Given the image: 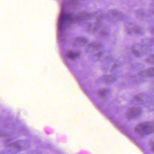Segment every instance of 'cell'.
Returning a JSON list of instances; mask_svg holds the SVG:
<instances>
[{
	"mask_svg": "<svg viewBox=\"0 0 154 154\" xmlns=\"http://www.w3.org/2000/svg\"><path fill=\"white\" fill-rule=\"evenodd\" d=\"M135 132L141 137L154 133V122H144L138 124L134 128Z\"/></svg>",
	"mask_w": 154,
	"mask_h": 154,
	"instance_id": "cell-1",
	"label": "cell"
},
{
	"mask_svg": "<svg viewBox=\"0 0 154 154\" xmlns=\"http://www.w3.org/2000/svg\"><path fill=\"white\" fill-rule=\"evenodd\" d=\"M153 99L152 96L149 94L140 93L132 97L130 100V103L134 106H146Z\"/></svg>",
	"mask_w": 154,
	"mask_h": 154,
	"instance_id": "cell-2",
	"label": "cell"
},
{
	"mask_svg": "<svg viewBox=\"0 0 154 154\" xmlns=\"http://www.w3.org/2000/svg\"><path fill=\"white\" fill-rule=\"evenodd\" d=\"M132 54L138 58L143 57L151 52L150 46H147L143 43H137L132 47Z\"/></svg>",
	"mask_w": 154,
	"mask_h": 154,
	"instance_id": "cell-3",
	"label": "cell"
},
{
	"mask_svg": "<svg viewBox=\"0 0 154 154\" xmlns=\"http://www.w3.org/2000/svg\"><path fill=\"white\" fill-rule=\"evenodd\" d=\"M126 32L130 35H142L144 31L142 27L132 22H128L125 25Z\"/></svg>",
	"mask_w": 154,
	"mask_h": 154,
	"instance_id": "cell-4",
	"label": "cell"
},
{
	"mask_svg": "<svg viewBox=\"0 0 154 154\" xmlns=\"http://www.w3.org/2000/svg\"><path fill=\"white\" fill-rule=\"evenodd\" d=\"M91 59L96 61H106L111 58L110 53L106 50H99L91 54Z\"/></svg>",
	"mask_w": 154,
	"mask_h": 154,
	"instance_id": "cell-5",
	"label": "cell"
},
{
	"mask_svg": "<svg viewBox=\"0 0 154 154\" xmlns=\"http://www.w3.org/2000/svg\"><path fill=\"white\" fill-rule=\"evenodd\" d=\"M143 111L140 106H132L129 108L125 113L126 118L130 120L138 118L142 114Z\"/></svg>",
	"mask_w": 154,
	"mask_h": 154,
	"instance_id": "cell-6",
	"label": "cell"
},
{
	"mask_svg": "<svg viewBox=\"0 0 154 154\" xmlns=\"http://www.w3.org/2000/svg\"><path fill=\"white\" fill-rule=\"evenodd\" d=\"M103 45L99 42H93L87 43L85 46V51L87 54H93L102 49Z\"/></svg>",
	"mask_w": 154,
	"mask_h": 154,
	"instance_id": "cell-7",
	"label": "cell"
},
{
	"mask_svg": "<svg viewBox=\"0 0 154 154\" xmlns=\"http://www.w3.org/2000/svg\"><path fill=\"white\" fill-rule=\"evenodd\" d=\"M117 80V76L113 74H108L100 76L98 78L96 82L97 84H111L116 82Z\"/></svg>",
	"mask_w": 154,
	"mask_h": 154,
	"instance_id": "cell-8",
	"label": "cell"
},
{
	"mask_svg": "<svg viewBox=\"0 0 154 154\" xmlns=\"http://www.w3.org/2000/svg\"><path fill=\"white\" fill-rule=\"evenodd\" d=\"M91 17V14L87 12H79L75 16L73 20L78 23H84L90 19Z\"/></svg>",
	"mask_w": 154,
	"mask_h": 154,
	"instance_id": "cell-9",
	"label": "cell"
},
{
	"mask_svg": "<svg viewBox=\"0 0 154 154\" xmlns=\"http://www.w3.org/2000/svg\"><path fill=\"white\" fill-rule=\"evenodd\" d=\"M88 43L87 38L84 37H76L72 40V46L75 48H80L85 46Z\"/></svg>",
	"mask_w": 154,
	"mask_h": 154,
	"instance_id": "cell-10",
	"label": "cell"
},
{
	"mask_svg": "<svg viewBox=\"0 0 154 154\" xmlns=\"http://www.w3.org/2000/svg\"><path fill=\"white\" fill-rule=\"evenodd\" d=\"M138 75L141 78L154 77V66L140 70Z\"/></svg>",
	"mask_w": 154,
	"mask_h": 154,
	"instance_id": "cell-11",
	"label": "cell"
},
{
	"mask_svg": "<svg viewBox=\"0 0 154 154\" xmlns=\"http://www.w3.org/2000/svg\"><path fill=\"white\" fill-rule=\"evenodd\" d=\"M101 23L99 21H96L94 23H87L85 28L88 31V32H97L100 27Z\"/></svg>",
	"mask_w": 154,
	"mask_h": 154,
	"instance_id": "cell-12",
	"label": "cell"
},
{
	"mask_svg": "<svg viewBox=\"0 0 154 154\" xmlns=\"http://www.w3.org/2000/svg\"><path fill=\"white\" fill-rule=\"evenodd\" d=\"M110 92H111V90L109 88H102L98 90L97 94L100 99H102V100H105L108 98Z\"/></svg>",
	"mask_w": 154,
	"mask_h": 154,
	"instance_id": "cell-13",
	"label": "cell"
},
{
	"mask_svg": "<svg viewBox=\"0 0 154 154\" xmlns=\"http://www.w3.org/2000/svg\"><path fill=\"white\" fill-rule=\"evenodd\" d=\"M66 55L71 60H76L81 57V52L78 50H70L67 51Z\"/></svg>",
	"mask_w": 154,
	"mask_h": 154,
	"instance_id": "cell-14",
	"label": "cell"
},
{
	"mask_svg": "<svg viewBox=\"0 0 154 154\" xmlns=\"http://www.w3.org/2000/svg\"><path fill=\"white\" fill-rule=\"evenodd\" d=\"M109 16L111 18L116 19V20H122L123 19V14H122L121 12L117 11V10H110L109 11Z\"/></svg>",
	"mask_w": 154,
	"mask_h": 154,
	"instance_id": "cell-15",
	"label": "cell"
},
{
	"mask_svg": "<svg viewBox=\"0 0 154 154\" xmlns=\"http://www.w3.org/2000/svg\"><path fill=\"white\" fill-rule=\"evenodd\" d=\"M142 43L149 46L154 45V38H146L142 40Z\"/></svg>",
	"mask_w": 154,
	"mask_h": 154,
	"instance_id": "cell-16",
	"label": "cell"
},
{
	"mask_svg": "<svg viewBox=\"0 0 154 154\" xmlns=\"http://www.w3.org/2000/svg\"><path fill=\"white\" fill-rule=\"evenodd\" d=\"M146 62L149 64L154 65V54H150L147 56L145 60Z\"/></svg>",
	"mask_w": 154,
	"mask_h": 154,
	"instance_id": "cell-17",
	"label": "cell"
},
{
	"mask_svg": "<svg viewBox=\"0 0 154 154\" xmlns=\"http://www.w3.org/2000/svg\"><path fill=\"white\" fill-rule=\"evenodd\" d=\"M146 106L149 111H154V99H153L149 103H148L146 105Z\"/></svg>",
	"mask_w": 154,
	"mask_h": 154,
	"instance_id": "cell-18",
	"label": "cell"
},
{
	"mask_svg": "<svg viewBox=\"0 0 154 154\" xmlns=\"http://www.w3.org/2000/svg\"><path fill=\"white\" fill-rule=\"evenodd\" d=\"M99 35L101 37H107L108 36V32L105 30H102L99 32Z\"/></svg>",
	"mask_w": 154,
	"mask_h": 154,
	"instance_id": "cell-19",
	"label": "cell"
},
{
	"mask_svg": "<svg viewBox=\"0 0 154 154\" xmlns=\"http://www.w3.org/2000/svg\"><path fill=\"white\" fill-rule=\"evenodd\" d=\"M149 147H150L151 150L154 153V140L150 141L149 143Z\"/></svg>",
	"mask_w": 154,
	"mask_h": 154,
	"instance_id": "cell-20",
	"label": "cell"
},
{
	"mask_svg": "<svg viewBox=\"0 0 154 154\" xmlns=\"http://www.w3.org/2000/svg\"><path fill=\"white\" fill-rule=\"evenodd\" d=\"M5 135V133L3 131H0V137H4Z\"/></svg>",
	"mask_w": 154,
	"mask_h": 154,
	"instance_id": "cell-21",
	"label": "cell"
},
{
	"mask_svg": "<svg viewBox=\"0 0 154 154\" xmlns=\"http://www.w3.org/2000/svg\"><path fill=\"white\" fill-rule=\"evenodd\" d=\"M150 32H151L152 34L154 35V26H153V27H152V28H150Z\"/></svg>",
	"mask_w": 154,
	"mask_h": 154,
	"instance_id": "cell-22",
	"label": "cell"
},
{
	"mask_svg": "<svg viewBox=\"0 0 154 154\" xmlns=\"http://www.w3.org/2000/svg\"><path fill=\"white\" fill-rule=\"evenodd\" d=\"M153 90H154V88H153Z\"/></svg>",
	"mask_w": 154,
	"mask_h": 154,
	"instance_id": "cell-23",
	"label": "cell"
}]
</instances>
